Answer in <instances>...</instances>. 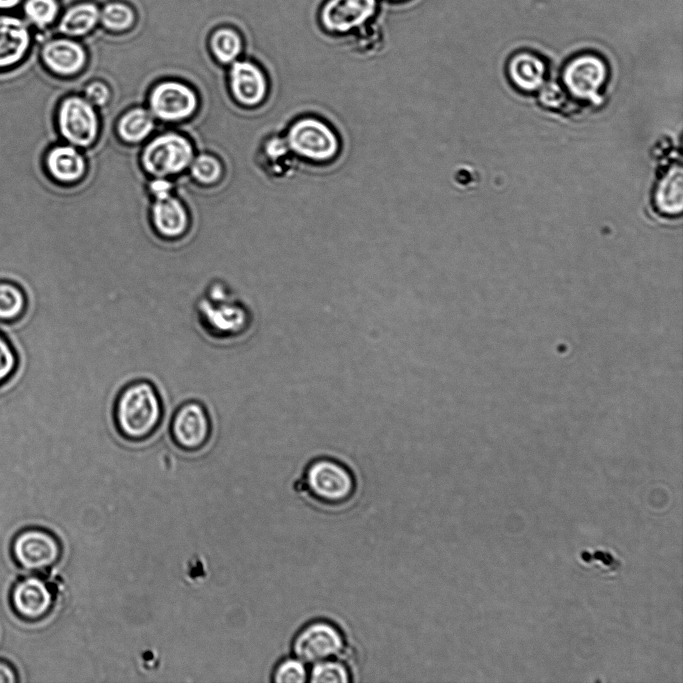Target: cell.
Segmentation results:
<instances>
[{
    "mask_svg": "<svg viewBox=\"0 0 683 683\" xmlns=\"http://www.w3.org/2000/svg\"><path fill=\"white\" fill-rule=\"evenodd\" d=\"M307 663L292 655L281 659L273 669L272 681L277 683H303L309 679Z\"/></svg>",
    "mask_w": 683,
    "mask_h": 683,
    "instance_id": "26",
    "label": "cell"
},
{
    "mask_svg": "<svg viewBox=\"0 0 683 683\" xmlns=\"http://www.w3.org/2000/svg\"><path fill=\"white\" fill-rule=\"evenodd\" d=\"M149 187L155 199H161L170 195L172 184L165 177H156Z\"/></svg>",
    "mask_w": 683,
    "mask_h": 683,
    "instance_id": "33",
    "label": "cell"
},
{
    "mask_svg": "<svg viewBox=\"0 0 683 683\" xmlns=\"http://www.w3.org/2000/svg\"><path fill=\"white\" fill-rule=\"evenodd\" d=\"M149 105L157 118L176 122L193 114L197 108V97L190 87L181 82L164 81L151 91Z\"/></svg>",
    "mask_w": 683,
    "mask_h": 683,
    "instance_id": "14",
    "label": "cell"
},
{
    "mask_svg": "<svg viewBox=\"0 0 683 683\" xmlns=\"http://www.w3.org/2000/svg\"><path fill=\"white\" fill-rule=\"evenodd\" d=\"M25 308L26 298L22 289L13 282L0 281V321L19 319Z\"/></svg>",
    "mask_w": 683,
    "mask_h": 683,
    "instance_id": "24",
    "label": "cell"
},
{
    "mask_svg": "<svg viewBox=\"0 0 683 683\" xmlns=\"http://www.w3.org/2000/svg\"><path fill=\"white\" fill-rule=\"evenodd\" d=\"M377 8V0H326L319 19L327 32L345 34L369 22Z\"/></svg>",
    "mask_w": 683,
    "mask_h": 683,
    "instance_id": "13",
    "label": "cell"
},
{
    "mask_svg": "<svg viewBox=\"0 0 683 683\" xmlns=\"http://www.w3.org/2000/svg\"><path fill=\"white\" fill-rule=\"evenodd\" d=\"M346 643L338 625L327 619H314L297 631L291 649L294 656L312 665L322 660L341 658Z\"/></svg>",
    "mask_w": 683,
    "mask_h": 683,
    "instance_id": "6",
    "label": "cell"
},
{
    "mask_svg": "<svg viewBox=\"0 0 683 683\" xmlns=\"http://www.w3.org/2000/svg\"><path fill=\"white\" fill-rule=\"evenodd\" d=\"M42 162L46 174L59 185H70L78 181L86 167L83 156L71 144L50 145Z\"/></svg>",
    "mask_w": 683,
    "mask_h": 683,
    "instance_id": "15",
    "label": "cell"
},
{
    "mask_svg": "<svg viewBox=\"0 0 683 683\" xmlns=\"http://www.w3.org/2000/svg\"><path fill=\"white\" fill-rule=\"evenodd\" d=\"M152 113L144 108L126 112L118 122V133L127 142L136 143L145 139L153 130Z\"/></svg>",
    "mask_w": 683,
    "mask_h": 683,
    "instance_id": "21",
    "label": "cell"
},
{
    "mask_svg": "<svg viewBox=\"0 0 683 683\" xmlns=\"http://www.w3.org/2000/svg\"><path fill=\"white\" fill-rule=\"evenodd\" d=\"M287 141L290 150L313 162L332 160L339 150L335 132L325 122L313 117L294 122Z\"/></svg>",
    "mask_w": 683,
    "mask_h": 683,
    "instance_id": "8",
    "label": "cell"
},
{
    "mask_svg": "<svg viewBox=\"0 0 683 683\" xmlns=\"http://www.w3.org/2000/svg\"><path fill=\"white\" fill-rule=\"evenodd\" d=\"M211 47L219 61H233L241 51V40L237 33L229 29L216 31L211 39Z\"/></svg>",
    "mask_w": 683,
    "mask_h": 683,
    "instance_id": "27",
    "label": "cell"
},
{
    "mask_svg": "<svg viewBox=\"0 0 683 683\" xmlns=\"http://www.w3.org/2000/svg\"><path fill=\"white\" fill-rule=\"evenodd\" d=\"M193 177L203 184L216 182L222 173L220 162L211 155L202 154L191 162Z\"/></svg>",
    "mask_w": 683,
    "mask_h": 683,
    "instance_id": "28",
    "label": "cell"
},
{
    "mask_svg": "<svg viewBox=\"0 0 683 683\" xmlns=\"http://www.w3.org/2000/svg\"><path fill=\"white\" fill-rule=\"evenodd\" d=\"M134 16L127 6L113 3L105 7L102 20L104 24L114 30H123L128 28L133 22Z\"/></svg>",
    "mask_w": 683,
    "mask_h": 683,
    "instance_id": "29",
    "label": "cell"
},
{
    "mask_svg": "<svg viewBox=\"0 0 683 683\" xmlns=\"http://www.w3.org/2000/svg\"><path fill=\"white\" fill-rule=\"evenodd\" d=\"M608 77L604 59L595 53L584 52L570 58L562 70L564 87L582 100L596 102L599 91Z\"/></svg>",
    "mask_w": 683,
    "mask_h": 683,
    "instance_id": "11",
    "label": "cell"
},
{
    "mask_svg": "<svg viewBox=\"0 0 683 683\" xmlns=\"http://www.w3.org/2000/svg\"><path fill=\"white\" fill-rule=\"evenodd\" d=\"M352 672L341 658L322 660L312 664L308 681L313 683H348Z\"/></svg>",
    "mask_w": 683,
    "mask_h": 683,
    "instance_id": "23",
    "label": "cell"
},
{
    "mask_svg": "<svg viewBox=\"0 0 683 683\" xmlns=\"http://www.w3.org/2000/svg\"><path fill=\"white\" fill-rule=\"evenodd\" d=\"M152 221L159 233L167 237H176L185 231L188 217L182 203L169 195L155 199L152 206Z\"/></svg>",
    "mask_w": 683,
    "mask_h": 683,
    "instance_id": "19",
    "label": "cell"
},
{
    "mask_svg": "<svg viewBox=\"0 0 683 683\" xmlns=\"http://www.w3.org/2000/svg\"><path fill=\"white\" fill-rule=\"evenodd\" d=\"M508 77L514 86L522 91L530 92L540 88L546 78L545 61L531 51H519L513 54L507 64Z\"/></svg>",
    "mask_w": 683,
    "mask_h": 683,
    "instance_id": "18",
    "label": "cell"
},
{
    "mask_svg": "<svg viewBox=\"0 0 683 683\" xmlns=\"http://www.w3.org/2000/svg\"><path fill=\"white\" fill-rule=\"evenodd\" d=\"M33 50V29L22 16L0 12V72L21 66Z\"/></svg>",
    "mask_w": 683,
    "mask_h": 683,
    "instance_id": "12",
    "label": "cell"
},
{
    "mask_svg": "<svg viewBox=\"0 0 683 683\" xmlns=\"http://www.w3.org/2000/svg\"><path fill=\"white\" fill-rule=\"evenodd\" d=\"M24 20L37 29H44L54 22L58 14L57 0H23Z\"/></svg>",
    "mask_w": 683,
    "mask_h": 683,
    "instance_id": "25",
    "label": "cell"
},
{
    "mask_svg": "<svg viewBox=\"0 0 683 683\" xmlns=\"http://www.w3.org/2000/svg\"><path fill=\"white\" fill-rule=\"evenodd\" d=\"M20 681L16 666L8 659L0 657V683H17Z\"/></svg>",
    "mask_w": 683,
    "mask_h": 683,
    "instance_id": "32",
    "label": "cell"
},
{
    "mask_svg": "<svg viewBox=\"0 0 683 683\" xmlns=\"http://www.w3.org/2000/svg\"><path fill=\"white\" fill-rule=\"evenodd\" d=\"M23 0H0V12H12Z\"/></svg>",
    "mask_w": 683,
    "mask_h": 683,
    "instance_id": "34",
    "label": "cell"
},
{
    "mask_svg": "<svg viewBox=\"0 0 683 683\" xmlns=\"http://www.w3.org/2000/svg\"><path fill=\"white\" fill-rule=\"evenodd\" d=\"M55 126L69 144L87 147L98 133V118L93 105L76 95L63 98L56 106Z\"/></svg>",
    "mask_w": 683,
    "mask_h": 683,
    "instance_id": "7",
    "label": "cell"
},
{
    "mask_svg": "<svg viewBox=\"0 0 683 683\" xmlns=\"http://www.w3.org/2000/svg\"><path fill=\"white\" fill-rule=\"evenodd\" d=\"M9 551L19 569L26 573L46 574L62 559L63 545L51 530L28 526L13 536Z\"/></svg>",
    "mask_w": 683,
    "mask_h": 683,
    "instance_id": "4",
    "label": "cell"
},
{
    "mask_svg": "<svg viewBox=\"0 0 683 683\" xmlns=\"http://www.w3.org/2000/svg\"><path fill=\"white\" fill-rule=\"evenodd\" d=\"M164 416L162 397L147 379L134 380L118 392L112 409L116 431L126 441L143 442L159 429Z\"/></svg>",
    "mask_w": 683,
    "mask_h": 683,
    "instance_id": "1",
    "label": "cell"
},
{
    "mask_svg": "<svg viewBox=\"0 0 683 683\" xmlns=\"http://www.w3.org/2000/svg\"><path fill=\"white\" fill-rule=\"evenodd\" d=\"M16 367V354L9 342L0 335V384L14 373Z\"/></svg>",
    "mask_w": 683,
    "mask_h": 683,
    "instance_id": "30",
    "label": "cell"
},
{
    "mask_svg": "<svg viewBox=\"0 0 683 683\" xmlns=\"http://www.w3.org/2000/svg\"><path fill=\"white\" fill-rule=\"evenodd\" d=\"M300 484L303 490L323 505L337 506L354 495L356 482L352 470L332 457H317L305 467Z\"/></svg>",
    "mask_w": 683,
    "mask_h": 683,
    "instance_id": "3",
    "label": "cell"
},
{
    "mask_svg": "<svg viewBox=\"0 0 683 683\" xmlns=\"http://www.w3.org/2000/svg\"><path fill=\"white\" fill-rule=\"evenodd\" d=\"M97 8L92 4H80L70 8L61 18L59 30L63 34L78 36L89 31L96 23Z\"/></svg>",
    "mask_w": 683,
    "mask_h": 683,
    "instance_id": "22",
    "label": "cell"
},
{
    "mask_svg": "<svg viewBox=\"0 0 683 683\" xmlns=\"http://www.w3.org/2000/svg\"><path fill=\"white\" fill-rule=\"evenodd\" d=\"M169 435L182 451L203 449L212 435L211 417L204 404L196 400L180 404L171 417Z\"/></svg>",
    "mask_w": 683,
    "mask_h": 683,
    "instance_id": "9",
    "label": "cell"
},
{
    "mask_svg": "<svg viewBox=\"0 0 683 683\" xmlns=\"http://www.w3.org/2000/svg\"><path fill=\"white\" fill-rule=\"evenodd\" d=\"M142 164L155 177L177 174L193 160L190 141L176 133H166L154 138L144 149Z\"/></svg>",
    "mask_w": 683,
    "mask_h": 683,
    "instance_id": "10",
    "label": "cell"
},
{
    "mask_svg": "<svg viewBox=\"0 0 683 683\" xmlns=\"http://www.w3.org/2000/svg\"><path fill=\"white\" fill-rule=\"evenodd\" d=\"M653 200L657 210L663 215L674 216L681 213L683 185L680 166L671 167L658 181Z\"/></svg>",
    "mask_w": 683,
    "mask_h": 683,
    "instance_id": "20",
    "label": "cell"
},
{
    "mask_svg": "<svg viewBox=\"0 0 683 683\" xmlns=\"http://www.w3.org/2000/svg\"><path fill=\"white\" fill-rule=\"evenodd\" d=\"M40 64L43 69L57 76H71L78 73L86 60L79 44L68 39L47 41L40 49Z\"/></svg>",
    "mask_w": 683,
    "mask_h": 683,
    "instance_id": "16",
    "label": "cell"
},
{
    "mask_svg": "<svg viewBox=\"0 0 683 683\" xmlns=\"http://www.w3.org/2000/svg\"><path fill=\"white\" fill-rule=\"evenodd\" d=\"M85 98L92 105L102 106L108 102L110 92L104 83L96 81L85 88Z\"/></svg>",
    "mask_w": 683,
    "mask_h": 683,
    "instance_id": "31",
    "label": "cell"
},
{
    "mask_svg": "<svg viewBox=\"0 0 683 683\" xmlns=\"http://www.w3.org/2000/svg\"><path fill=\"white\" fill-rule=\"evenodd\" d=\"M202 329L211 337L227 339L245 333L252 323L246 305L233 298L222 283L212 284L196 306Z\"/></svg>",
    "mask_w": 683,
    "mask_h": 683,
    "instance_id": "2",
    "label": "cell"
},
{
    "mask_svg": "<svg viewBox=\"0 0 683 683\" xmlns=\"http://www.w3.org/2000/svg\"><path fill=\"white\" fill-rule=\"evenodd\" d=\"M391 1H403V0H391Z\"/></svg>",
    "mask_w": 683,
    "mask_h": 683,
    "instance_id": "35",
    "label": "cell"
},
{
    "mask_svg": "<svg viewBox=\"0 0 683 683\" xmlns=\"http://www.w3.org/2000/svg\"><path fill=\"white\" fill-rule=\"evenodd\" d=\"M230 86L234 98L242 105L260 104L267 93V81L262 70L248 61L235 62L230 70Z\"/></svg>",
    "mask_w": 683,
    "mask_h": 683,
    "instance_id": "17",
    "label": "cell"
},
{
    "mask_svg": "<svg viewBox=\"0 0 683 683\" xmlns=\"http://www.w3.org/2000/svg\"><path fill=\"white\" fill-rule=\"evenodd\" d=\"M9 606L14 615L27 623L46 619L54 610L57 592L44 574L28 573L15 580L9 591Z\"/></svg>",
    "mask_w": 683,
    "mask_h": 683,
    "instance_id": "5",
    "label": "cell"
}]
</instances>
